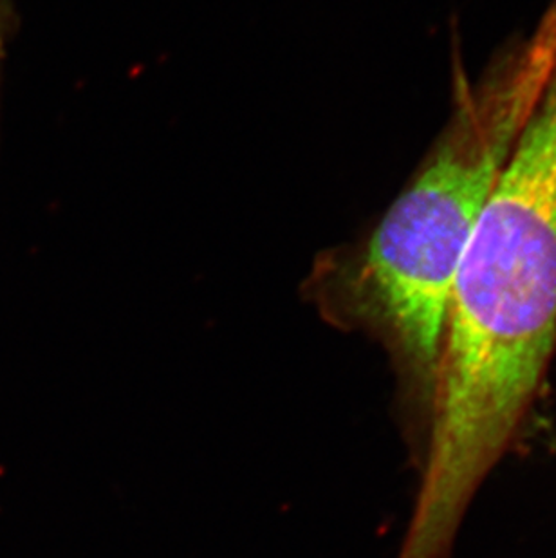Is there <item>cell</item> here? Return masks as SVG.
Masks as SVG:
<instances>
[{
    "mask_svg": "<svg viewBox=\"0 0 556 558\" xmlns=\"http://www.w3.org/2000/svg\"><path fill=\"white\" fill-rule=\"evenodd\" d=\"M11 29H13V5L11 0H0V73L5 57V46L10 43Z\"/></svg>",
    "mask_w": 556,
    "mask_h": 558,
    "instance_id": "cell-2",
    "label": "cell"
},
{
    "mask_svg": "<svg viewBox=\"0 0 556 558\" xmlns=\"http://www.w3.org/2000/svg\"><path fill=\"white\" fill-rule=\"evenodd\" d=\"M555 65L553 0L528 37L462 87L442 136L378 227L318 264L307 288L324 315L376 327L412 367L436 369L462 253Z\"/></svg>",
    "mask_w": 556,
    "mask_h": 558,
    "instance_id": "cell-1",
    "label": "cell"
}]
</instances>
